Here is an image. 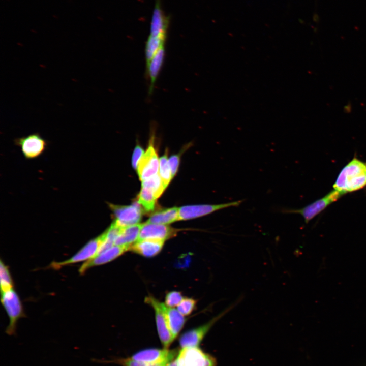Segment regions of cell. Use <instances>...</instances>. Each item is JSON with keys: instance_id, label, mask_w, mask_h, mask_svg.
I'll return each instance as SVG.
<instances>
[{"instance_id": "10", "label": "cell", "mask_w": 366, "mask_h": 366, "mask_svg": "<svg viewBox=\"0 0 366 366\" xmlns=\"http://www.w3.org/2000/svg\"><path fill=\"white\" fill-rule=\"evenodd\" d=\"M14 142L20 147L25 158L29 159L40 156L47 146V141L38 133L17 138Z\"/></svg>"}, {"instance_id": "31", "label": "cell", "mask_w": 366, "mask_h": 366, "mask_svg": "<svg viewBox=\"0 0 366 366\" xmlns=\"http://www.w3.org/2000/svg\"><path fill=\"white\" fill-rule=\"evenodd\" d=\"M165 366H178L177 359L171 362L168 363Z\"/></svg>"}, {"instance_id": "29", "label": "cell", "mask_w": 366, "mask_h": 366, "mask_svg": "<svg viewBox=\"0 0 366 366\" xmlns=\"http://www.w3.org/2000/svg\"><path fill=\"white\" fill-rule=\"evenodd\" d=\"M179 156L178 155H172L168 159L172 178L175 175L177 171L179 164Z\"/></svg>"}, {"instance_id": "2", "label": "cell", "mask_w": 366, "mask_h": 366, "mask_svg": "<svg viewBox=\"0 0 366 366\" xmlns=\"http://www.w3.org/2000/svg\"><path fill=\"white\" fill-rule=\"evenodd\" d=\"M1 302L9 318V323L5 332L9 336L14 335L18 320L24 316L21 302L13 288L1 293Z\"/></svg>"}, {"instance_id": "21", "label": "cell", "mask_w": 366, "mask_h": 366, "mask_svg": "<svg viewBox=\"0 0 366 366\" xmlns=\"http://www.w3.org/2000/svg\"><path fill=\"white\" fill-rule=\"evenodd\" d=\"M166 37L149 36L146 44L145 55L147 63L164 46Z\"/></svg>"}, {"instance_id": "27", "label": "cell", "mask_w": 366, "mask_h": 366, "mask_svg": "<svg viewBox=\"0 0 366 366\" xmlns=\"http://www.w3.org/2000/svg\"><path fill=\"white\" fill-rule=\"evenodd\" d=\"M183 298L184 297L180 292L172 291L166 294L165 303L167 307L174 308L177 306Z\"/></svg>"}, {"instance_id": "17", "label": "cell", "mask_w": 366, "mask_h": 366, "mask_svg": "<svg viewBox=\"0 0 366 366\" xmlns=\"http://www.w3.org/2000/svg\"><path fill=\"white\" fill-rule=\"evenodd\" d=\"M142 224H137L123 227L114 241L115 245L130 247L138 240Z\"/></svg>"}, {"instance_id": "13", "label": "cell", "mask_w": 366, "mask_h": 366, "mask_svg": "<svg viewBox=\"0 0 366 366\" xmlns=\"http://www.w3.org/2000/svg\"><path fill=\"white\" fill-rule=\"evenodd\" d=\"M175 354V351L167 349H149L138 352L131 358L145 363L166 365L173 359Z\"/></svg>"}, {"instance_id": "1", "label": "cell", "mask_w": 366, "mask_h": 366, "mask_svg": "<svg viewBox=\"0 0 366 366\" xmlns=\"http://www.w3.org/2000/svg\"><path fill=\"white\" fill-rule=\"evenodd\" d=\"M366 186V162L354 158L341 170L333 185L343 195Z\"/></svg>"}, {"instance_id": "23", "label": "cell", "mask_w": 366, "mask_h": 366, "mask_svg": "<svg viewBox=\"0 0 366 366\" xmlns=\"http://www.w3.org/2000/svg\"><path fill=\"white\" fill-rule=\"evenodd\" d=\"M142 187L151 190L158 198L163 192L165 188L162 182L159 174H157L142 181Z\"/></svg>"}, {"instance_id": "3", "label": "cell", "mask_w": 366, "mask_h": 366, "mask_svg": "<svg viewBox=\"0 0 366 366\" xmlns=\"http://www.w3.org/2000/svg\"><path fill=\"white\" fill-rule=\"evenodd\" d=\"M239 301L231 304L206 323L196 328L188 330L182 334L179 339V344L183 348L197 347L207 333L211 327L222 317L230 311Z\"/></svg>"}, {"instance_id": "26", "label": "cell", "mask_w": 366, "mask_h": 366, "mask_svg": "<svg viewBox=\"0 0 366 366\" xmlns=\"http://www.w3.org/2000/svg\"><path fill=\"white\" fill-rule=\"evenodd\" d=\"M196 301L192 298H184L177 306L178 311L184 316L190 315L195 309Z\"/></svg>"}, {"instance_id": "25", "label": "cell", "mask_w": 366, "mask_h": 366, "mask_svg": "<svg viewBox=\"0 0 366 366\" xmlns=\"http://www.w3.org/2000/svg\"><path fill=\"white\" fill-rule=\"evenodd\" d=\"M0 279L1 293L13 288V281L9 269L2 260L0 264Z\"/></svg>"}, {"instance_id": "15", "label": "cell", "mask_w": 366, "mask_h": 366, "mask_svg": "<svg viewBox=\"0 0 366 366\" xmlns=\"http://www.w3.org/2000/svg\"><path fill=\"white\" fill-rule=\"evenodd\" d=\"M164 241L156 239L138 240L130 247L129 250L146 257H151L162 250Z\"/></svg>"}, {"instance_id": "12", "label": "cell", "mask_w": 366, "mask_h": 366, "mask_svg": "<svg viewBox=\"0 0 366 366\" xmlns=\"http://www.w3.org/2000/svg\"><path fill=\"white\" fill-rule=\"evenodd\" d=\"M177 230L170 226L146 222L142 224L138 240L156 239L165 241L174 236Z\"/></svg>"}, {"instance_id": "22", "label": "cell", "mask_w": 366, "mask_h": 366, "mask_svg": "<svg viewBox=\"0 0 366 366\" xmlns=\"http://www.w3.org/2000/svg\"><path fill=\"white\" fill-rule=\"evenodd\" d=\"M157 198L154 192L149 189L142 187L138 195V202L142 205L146 211H153Z\"/></svg>"}, {"instance_id": "8", "label": "cell", "mask_w": 366, "mask_h": 366, "mask_svg": "<svg viewBox=\"0 0 366 366\" xmlns=\"http://www.w3.org/2000/svg\"><path fill=\"white\" fill-rule=\"evenodd\" d=\"M113 212L114 222L121 227H126L138 224L141 220L142 209L138 202L130 205L119 206L109 203Z\"/></svg>"}, {"instance_id": "4", "label": "cell", "mask_w": 366, "mask_h": 366, "mask_svg": "<svg viewBox=\"0 0 366 366\" xmlns=\"http://www.w3.org/2000/svg\"><path fill=\"white\" fill-rule=\"evenodd\" d=\"M343 195L340 192L334 190L322 198L300 209H283L282 212L285 214H298L301 215L307 224L312 219L324 210L333 202L336 201Z\"/></svg>"}, {"instance_id": "11", "label": "cell", "mask_w": 366, "mask_h": 366, "mask_svg": "<svg viewBox=\"0 0 366 366\" xmlns=\"http://www.w3.org/2000/svg\"><path fill=\"white\" fill-rule=\"evenodd\" d=\"M159 160L156 150L150 143L146 151L141 158L137 167L140 179L142 181L158 174Z\"/></svg>"}, {"instance_id": "30", "label": "cell", "mask_w": 366, "mask_h": 366, "mask_svg": "<svg viewBox=\"0 0 366 366\" xmlns=\"http://www.w3.org/2000/svg\"><path fill=\"white\" fill-rule=\"evenodd\" d=\"M119 362H121L124 366H165L160 364H150L134 360L132 358L123 359Z\"/></svg>"}, {"instance_id": "6", "label": "cell", "mask_w": 366, "mask_h": 366, "mask_svg": "<svg viewBox=\"0 0 366 366\" xmlns=\"http://www.w3.org/2000/svg\"><path fill=\"white\" fill-rule=\"evenodd\" d=\"M178 366H216L212 356L197 347L183 348L176 359Z\"/></svg>"}, {"instance_id": "28", "label": "cell", "mask_w": 366, "mask_h": 366, "mask_svg": "<svg viewBox=\"0 0 366 366\" xmlns=\"http://www.w3.org/2000/svg\"><path fill=\"white\" fill-rule=\"evenodd\" d=\"M144 154V150L140 145L135 147L132 158V164L135 169H137L139 161Z\"/></svg>"}, {"instance_id": "20", "label": "cell", "mask_w": 366, "mask_h": 366, "mask_svg": "<svg viewBox=\"0 0 366 366\" xmlns=\"http://www.w3.org/2000/svg\"><path fill=\"white\" fill-rule=\"evenodd\" d=\"M179 208L172 207L154 213L147 222L166 225L178 221Z\"/></svg>"}, {"instance_id": "16", "label": "cell", "mask_w": 366, "mask_h": 366, "mask_svg": "<svg viewBox=\"0 0 366 366\" xmlns=\"http://www.w3.org/2000/svg\"><path fill=\"white\" fill-rule=\"evenodd\" d=\"M168 25V20L161 8L159 1H158L152 15L150 35L166 37Z\"/></svg>"}, {"instance_id": "9", "label": "cell", "mask_w": 366, "mask_h": 366, "mask_svg": "<svg viewBox=\"0 0 366 366\" xmlns=\"http://www.w3.org/2000/svg\"><path fill=\"white\" fill-rule=\"evenodd\" d=\"M105 238L104 233L89 241L77 253L70 259L62 262H53L50 264L52 268L58 269L62 267L81 261L88 260L94 257L103 242Z\"/></svg>"}, {"instance_id": "5", "label": "cell", "mask_w": 366, "mask_h": 366, "mask_svg": "<svg viewBox=\"0 0 366 366\" xmlns=\"http://www.w3.org/2000/svg\"><path fill=\"white\" fill-rule=\"evenodd\" d=\"M145 301L150 305L155 311L158 334L162 343L165 348H167L173 341L174 338L167 318L166 306L151 296L146 297Z\"/></svg>"}, {"instance_id": "14", "label": "cell", "mask_w": 366, "mask_h": 366, "mask_svg": "<svg viewBox=\"0 0 366 366\" xmlns=\"http://www.w3.org/2000/svg\"><path fill=\"white\" fill-rule=\"evenodd\" d=\"M129 249L130 247L128 246L114 245L106 251L84 263L80 267L79 272L82 274L91 267L107 263L129 250Z\"/></svg>"}, {"instance_id": "7", "label": "cell", "mask_w": 366, "mask_h": 366, "mask_svg": "<svg viewBox=\"0 0 366 366\" xmlns=\"http://www.w3.org/2000/svg\"><path fill=\"white\" fill-rule=\"evenodd\" d=\"M243 200L219 204H200L184 206L179 208L178 220H189L202 217L216 211L239 206Z\"/></svg>"}, {"instance_id": "18", "label": "cell", "mask_w": 366, "mask_h": 366, "mask_svg": "<svg viewBox=\"0 0 366 366\" xmlns=\"http://www.w3.org/2000/svg\"><path fill=\"white\" fill-rule=\"evenodd\" d=\"M165 56L164 46L162 47L147 63V73L150 80L149 91L154 88V84L163 65Z\"/></svg>"}, {"instance_id": "19", "label": "cell", "mask_w": 366, "mask_h": 366, "mask_svg": "<svg viewBox=\"0 0 366 366\" xmlns=\"http://www.w3.org/2000/svg\"><path fill=\"white\" fill-rule=\"evenodd\" d=\"M166 313L169 326L174 339L182 328L186 319L184 316L174 308L166 306Z\"/></svg>"}, {"instance_id": "24", "label": "cell", "mask_w": 366, "mask_h": 366, "mask_svg": "<svg viewBox=\"0 0 366 366\" xmlns=\"http://www.w3.org/2000/svg\"><path fill=\"white\" fill-rule=\"evenodd\" d=\"M159 174L166 189L172 178L166 154L160 158Z\"/></svg>"}]
</instances>
